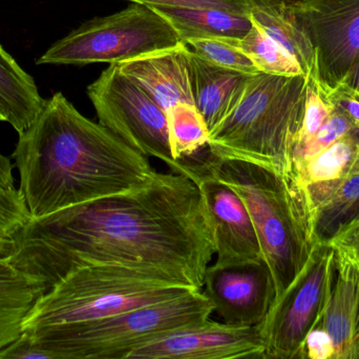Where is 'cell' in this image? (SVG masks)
Returning a JSON list of instances; mask_svg holds the SVG:
<instances>
[{
	"instance_id": "8",
	"label": "cell",
	"mask_w": 359,
	"mask_h": 359,
	"mask_svg": "<svg viewBox=\"0 0 359 359\" xmlns=\"http://www.w3.org/2000/svg\"><path fill=\"white\" fill-rule=\"evenodd\" d=\"M335 250L316 242L301 273L259 324L265 359L304 358L306 337L324 315L335 278Z\"/></svg>"
},
{
	"instance_id": "6",
	"label": "cell",
	"mask_w": 359,
	"mask_h": 359,
	"mask_svg": "<svg viewBox=\"0 0 359 359\" xmlns=\"http://www.w3.org/2000/svg\"><path fill=\"white\" fill-rule=\"evenodd\" d=\"M213 306L202 290L90 322L22 331L50 359H126L137 346L208 320Z\"/></svg>"
},
{
	"instance_id": "12",
	"label": "cell",
	"mask_w": 359,
	"mask_h": 359,
	"mask_svg": "<svg viewBox=\"0 0 359 359\" xmlns=\"http://www.w3.org/2000/svg\"><path fill=\"white\" fill-rule=\"evenodd\" d=\"M265 350L259 325L236 327L208 318L149 339L126 359H265Z\"/></svg>"
},
{
	"instance_id": "9",
	"label": "cell",
	"mask_w": 359,
	"mask_h": 359,
	"mask_svg": "<svg viewBox=\"0 0 359 359\" xmlns=\"http://www.w3.org/2000/svg\"><path fill=\"white\" fill-rule=\"evenodd\" d=\"M99 124L147 157L174 169L166 111L141 86L111 65L88 86Z\"/></svg>"
},
{
	"instance_id": "3",
	"label": "cell",
	"mask_w": 359,
	"mask_h": 359,
	"mask_svg": "<svg viewBox=\"0 0 359 359\" xmlns=\"http://www.w3.org/2000/svg\"><path fill=\"white\" fill-rule=\"evenodd\" d=\"M196 154L204 168L229 185L246 206L273 276L278 301L301 273L316 244L307 189L294 171L221 159L208 147Z\"/></svg>"
},
{
	"instance_id": "18",
	"label": "cell",
	"mask_w": 359,
	"mask_h": 359,
	"mask_svg": "<svg viewBox=\"0 0 359 359\" xmlns=\"http://www.w3.org/2000/svg\"><path fill=\"white\" fill-rule=\"evenodd\" d=\"M307 189L312 210L344 179L359 173V145L353 133L335 141L318 155L292 164Z\"/></svg>"
},
{
	"instance_id": "5",
	"label": "cell",
	"mask_w": 359,
	"mask_h": 359,
	"mask_svg": "<svg viewBox=\"0 0 359 359\" xmlns=\"http://www.w3.org/2000/svg\"><path fill=\"white\" fill-rule=\"evenodd\" d=\"M191 290L198 289L159 270L118 265L80 268L37 299L22 331L99 320Z\"/></svg>"
},
{
	"instance_id": "10",
	"label": "cell",
	"mask_w": 359,
	"mask_h": 359,
	"mask_svg": "<svg viewBox=\"0 0 359 359\" xmlns=\"http://www.w3.org/2000/svg\"><path fill=\"white\" fill-rule=\"evenodd\" d=\"M172 171L185 175L200 189L212 229L215 265H238L264 259L248 210L229 185L208 172L196 154L177 160Z\"/></svg>"
},
{
	"instance_id": "31",
	"label": "cell",
	"mask_w": 359,
	"mask_h": 359,
	"mask_svg": "<svg viewBox=\"0 0 359 359\" xmlns=\"http://www.w3.org/2000/svg\"><path fill=\"white\" fill-rule=\"evenodd\" d=\"M328 244L349 257L359 268V216L346 226Z\"/></svg>"
},
{
	"instance_id": "11",
	"label": "cell",
	"mask_w": 359,
	"mask_h": 359,
	"mask_svg": "<svg viewBox=\"0 0 359 359\" xmlns=\"http://www.w3.org/2000/svg\"><path fill=\"white\" fill-rule=\"evenodd\" d=\"M316 52L318 78L343 81L359 61V0H293Z\"/></svg>"
},
{
	"instance_id": "27",
	"label": "cell",
	"mask_w": 359,
	"mask_h": 359,
	"mask_svg": "<svg viewBox=\"0 0 359 359\" xmlns=\"http://www.w3.org/2000/svg\"><path fill=\"white\" fill-rule=\"evenodd\" d=\"M31 218L19 190L0 187V237L12 240Z\"/></svg>"
},
{
	"instance_id": "30",
	"label": "cell",
	"mask_w": 359,
	"mask_h": 359,
	"mask_svg": "<svg viewBox=\"0 0 359 359\" xmlns=\"http://www.w3.org/2000/svg\"><path fill=\"white\" fill-rule=\"evenodd\" d=\"M304 358L334 359L335 348L329 333L318 325L306 337L303 349Z\"/></svg>"
},
{
	"instance_id": "32",
	"label": "cell",
	"mask_w": 359,
	"mask_h": 359,
	"mask_svg": "<svg viewBox=\"0 0 359 359\" xmlns=\"http://www.w3.org/2000/svg\"><path fill=\"white\" fill-rule=\"evenodd\" d=\"M0 359H50L48 354L32 344L25 334H21L10 345L0 350Z\"/></svg>"
},
{
	"instance_id": "34",
	"label": "cell",
	"mask_w": 359,
	"mask_h": 359,
	"mask_svg": "<svg viewBox=\"0 0 359 359\" xmlns=\"http://www.w3.org/2000/svg\"><path fill=\"white\" fill-rule=\"evenodd\" d=\"M343 82L347 84L350 88L355 90L356 92L359 93V61L354 65L353 69L349 72Z\"/></svg>"
},
{
	"instance_id": "4",
	"label": "cell",
	"mask_w": 359,
	"mask_h": 359,
	"mask_svg": "<svg viewBox=\"0 0 359 359\" xmlns=\"http://www.w3.org/2000/svg\"><path fill=\"white\" fill-rule=\"evenodd\" d=\"M305 75L251 76L231 113L209 135V152L221 159L293 171L292 152L305 112Z\"/></svg>"
},
{
	"instance_id": "17",
	"label": "cell",
	"mask_w": 359,
	"mask_h": 359,
	"mask_svg": "<svg viewBox=\"0 0 359 359\" xmlns=\"http://www.w3.org/2000/svg\"><path fill=\"white\" fill-rule=\"evenodd\" d=\"M253 25L276 40L297 59L306 77L318 67L316 52L293 0H250Z\"/></svg>"
},
{
	"instance_id": "7",
	"label": "cell",
	"mask_w": 359,
	"mask_h": 359,
	"mask_svg": "<svg viewBox=\"0 0 359 359\" xmlns=\"http://www.w3.org/2000/svg\"><path fill=\"white\" fill-rule=\"evenodd\" d=\"M182 44L172 25L153 6L133 2L115 14L82 23L53 44L36 63L118 65Z\"/></svg>"
},
{
	"instance_id": "16",
	"label": "cell",
	"mask_w": 359,
	"mask_h": 359,
	"mask_svg": "<svg viewBox=\"0 0 359 359\" xmlns=\"http://www.w3.org/2000/svg\"><path fill=\"white\" fill-rule=\"evenodd\" d=\"M337 254L330 299L318 322L332 339L334 359H349L358 333L359 318V268L349 257Z\"/></svg>"
},
{
	"instance_id": "29",
	"label": "cell",
	"mask_w": 359,
	"mask_h": 359,
	"mask_svg": "<svg viewBox=\"0 0 359 359\" xmlns=\"http://www.w3.org/2000/svg\"><path fill=\"white\" fill-rule=\"evenodd\" d=\"M151 6H181V8H223L249 14L250 0H128Z\"/></svg>"
},
{
	"instance_id": "35",
	"label": "cell",
	"mask_w": 359,
	"mask_h": 359,
	"mask_svg": "<svg viewBox=\"0 0 359 359\" xmlns=\"http://www.w3.org/2000/svg\"><path fill=\"white\" fill-rule=\"evenodd\" d=\"M13 252V242L11 240L0 237V259H8Z\"/></svg>"
},
{
	"instance_id": "19",
	"label": "cell",
	"mask_w": 359,
	"mask_h": 359,
	"mask_svg": "<svg viewBox=\"0 0 359 359\" xmlns=\"http://www.w3.org/2000/svg\"><path fill=\"white\" fill-rule=\"evenodd\" d=\"M44 100L34 78L0 44V122L20 134L33 124Z\"/></svg>"
},
{
	"instance_id": "2",
	"label": "cell",
	"mask_w": 359,
	"mask_h": 359,
	"mask_svg": "<svg viewBox=\"0 0 359 359\" xmlns=\"http://www.w3.org/2000/svg\"><path fill=\"white\" fill-rule=\"evenodd\" d=\"M18 135L12 157L32 218L141 189L157 174L147 156L82 115L60 92Z\"/></svg>"
},
{
	"instance_id": "14",
	"label": "cell",
	"mask_w": 359,
	"mask_h": 359,
	"mask_svg": "<svg viewBox=\"0 0 359 359\" xmlns=\"http://www.w3.org/2000/svg\"><path fill=\"white\" fill-rule=\"evenodd\" d=\"M190 51L187 44H182L118 63L117 67L166 111L177 103L194 105Z\"/></svg>"
},
{
	"instance_id": "20",
	"label": "cell",
	"mask_w": 359,
	"mask_h": 359,
	"mask_svg": "<svg viewBox=\"0 0 359 359\" xmlns=\"http://www.w3.org/2000/svg\"><path fill=\"white\" fill-rule=\"evenodd\" d=\"M153 8L172 25L183 44L194 38H243L252 27L246 13L211 8Z\"/></svg>"
},
{
	"instance_id": "22",
	"label": "cell",
	"mask_w": 359,
	"mask_h": 359,
	"mask_svg": "<svg viewBox=\"0 0 359 359\" xmlns=\"http://www.w3.org/2000/svg\"><path fill=\"white\" fill-rule=\"evenodd\" d=\"M359 216V173L344 179L313 210L316 242L329 244Z\"/></svg>"
},
{
	"instance_id": "15",
	"label": "cell",
	"mask_w": 359,
	"mask_h": 359,
	"mask_svg": "<svg viewBox=\"0 0 359 359\" xmlns=\"http://www.w3.org/2000/svg\"><path fill=\"white\" fill-rule=\"evenodd\" d=\"M194 103L212 131L236 107L251 76L224 69L190 51Z\"/></svg>"
},
{
	"instance_id": "36",
	"label": "cell",
	"mask_w": 359,
	"mask_h": 359,
	"mask_svg": "<svg viewBox=\"0 0 359 359\" xmlns=\"http://www.w3.org/2000/svg\"><path fill=\"white\" fill-rule=\"evenodd\" d=\"M356 337H359V318H358V333H356Z\"/></svg>"
},
{
	"instance_id": "1",
	"label": "cell",
	"mask_w": 359,
	"mask_h": 359,
	"mask_svg": "<svg viewBox=\"0 0 359 359\" xmlns=\"http://www.w3.org/2000/svg\"><path fill=\"white\" fill-rule=\"evenodd\" d=\"M11 240V263L44 293L71 272L97 265L159 270L202 290L215 255L200 189L175 172H157L141 189L31 218Z\"/></svg>"
},
{
	"instance_id": "25",
	"label": "cell",
	"mask_w": 359,
	"mask_h": 359,
	"mask_svg": "<svg viewBox=\"0 0 359 359\" xmlns=\"http://www.w3.org/2000/svg\"><path fill=\"white\" fill-rule=\"evenodd\" d=\"M192 52L208 63L224 69L255 75L261 73L247 55L230 38H194L186 41Z\"/></svg>"
},
{
	"instance_id": "26",
	"label": "cell",
	"mask_w": 359,
	"mask_h": 359,
	"mask_svg": "<svg viewBox=\"0 0 359 359\" xmlns=\"http://www.w3.org/2000/svg\"><path fill=\"white\" fill-rule=\"evenodd\" d=\"M352 130H353V124L349 116L339 107H335L334 111L332 112L324 126L318 131V134L307 145L293 153L292 164L318 155L320 152L333 145L335 141L351 133Z\"/></svg>"
},
{
	"instance_id": "21",
	"label": "cell",
	"mask_w": 359,
	"mask_h": 359,
	"mask_svg": "<svg viewBox=\"0 0 359 359\" xmlns=\"http://www.w3.org/2000/svg\"><path fill=\"white\" fill-rule=\"evenodd\" d=\"M43 289L10 261L0 259V350L22 334V324Z\"/></svg>"
},
{
	"instance_id": "33",
	"label": "cell",
	"mask_w": 359,
	"mask_h": 359,
	"mask_svg": "<svg viewBox=\"0 0 359 359\" xmlns=\"http://www.w3.org/2000/svg\"><path fill=\"white\" fill-rule=\"evenodd\" d=\"M12 162L10 158L0 154V187L6 190L16 189L12 175Z\"/></svg>"
},
{
	"instance_id": "13",
	"label": "cell",
	"mask_w": 359,
	"mask_h": 359,
	"mask_svg": "<svg viewBox=\"0 0 359 359\" xmlns=\"http://www.w3.org/2000/svg\"><path fill=\"white\" fill-rule=\"evenodd\" d=\"M202 291L223 322L236 327L261 324L276 295L273 276L265 259L238 265H209Z\"/></svg>"
},
{
	"instance_id": "28",
	"label": "cell",
	"mask_w": 359,
	"mask_h": 359,
	"mask_svg": "<svg viewBox=\"0 0 359 359\" xmlns=\"http://www.w3.org/2000/svg\"><path fill=\"white\" fill-rule=\"evenodd\" d=\"M318 81L329 101L349 116L353 124L352 133L359 145V93L343 81L329 86L323 82L318 75Z\"/></svg>"
},
{
	"instance_id": "23",
	"label": "cell",
	"mask_w": 359,
	"mask_h": 359,
	"mask_svg": "<svg viewBox=\"0 0 359 359\" xmlns=\"http://www.w3.org/2000/svg\"><path fill=\"white\" fill-rule=\"evenodd\" d=\"M232 44L250 58L261 73L280 76L305 75L301 65L276 40L257 25L243 38H230Z\"/></svg>"
},
{
	"instance_id": "24",
	"label": "cell",
	"mask_w": 359,
	"mask_h": 359,
	"mask_svg": "<svg viewBox=\"0 0 359 359\" xmlns=\"http://www.w3.org/2000/svg\"><path fill=\"white\" fill-rule=\"evenodd\" d=\"M170 150L175 160L194 155L208 145L209 131L196 105L177 103L166 110Z\"/></svg>"
}]
</instances>
